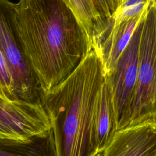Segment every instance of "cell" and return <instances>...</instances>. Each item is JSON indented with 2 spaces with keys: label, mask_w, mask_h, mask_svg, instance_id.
Here are the masks:
<instances>
[{
  "label": "cell",
  "mask_w": 156,
  "mask_h": 156,
  "mask_svg": "<svg viewBox=\"0 0 156 156\" xmlns=\"http://www.w3.org/2000/svg\"><path fill=\"white\" fill-rule=\"evenodd\" d=\"M93 1L104 19L110 18L116 10L113 0H93Z\"/></svg>",
  "instance_id": "5bb4252c"
},
{
  "label": "cell",
  "mask_w": 156,
  "mask_h": 156,
  "mask_svg": "<svg viewBox=\"0 0 156 156\" xmlns=\"http://www.w3.org/2000/svg\"><path fill=\"white\" fill-rule=\"evenodd\" d=\"M149 121H156V0L141 20L137 80L121 128Z\"/></svg>",
  "instance_id": "3957f363"
},
{
  "label": "cell",
  "mask_w": 156,
  "mask_h": 156,
  "mask_svg": "<svg viewBox=\"0 0 156 156\" xmlns=\"http://www.w3.org/2000/svg\"><path fill=\"white\" fill-rule=\"evenodd\" d=\"M115 131L110 90L104 77L98 94L92 122L93 156H101Z\"/></svg>",
  "instance_id": "9c48e42d"
},
{
  "label": "cell",
  "mask_w": 156,
  "mask_h": 156,
  "mask_svg": "<svg viewBox=\"0 0 156 156\" xmlns=\"http://www.w3.org/2000/svg\"><path fill=\"white\" fill-rule=\"evenodd\" d=\"M64 1L75 14L92 48L93 34L104 24L106 19L102 17L93 0Z\"/></svg>",
  "instance_id": "30bf717a"
},
{
  "label": "cell",
  "mask_w": 156,
  "mask_h": 156,
  "mask_svg": "<svg viewBox=\"0 0 156 156\" xmlns=\"http://www.w3.org/2000/svg\"><path fill=\"white\" fill-rule=\"evenodd\" d=\"M151 0H124L111 16L112 23L118 24L128 20L141 13Z\"/></svg>",
  "instance_id": "7c38bea8"
},
{
  "label": "cell",
  "mask_w": 156,
  "mask_h": 156,
  "mask_svg": "<svg viewBox=\"0 0 156 156\" xmlns=\"http://www.w3.org/2000/svg\"><path fill=\"white\" fill-rule=\"evenodd\" d=\"M123 1L124 0H113V2H114V5L116 10L121 5V4L123 2Z\"/></svg>",
  "instance_id": "9a60e30c"
},
{
  "label": "cell",
  "mask_w": 156,
  "mask_h": 156,
  "mask_svg": "<svg viewBox=\"0 0 156 156\" xmlns=\"http://www.w3.org/2000/svg\"><path fill=\"white\" fill-rule=\"evenodd\" d=\"M104 77L102 62L92 48L63 82L41 96L51 124L54 155L93 156L92 122Z\"/></svg>",
  "instance_id": "7a4b0ae2"
},
{
  "label": "cell",
  "mask_w": 156,
  "mask_h": 156,
  "mask_svg": "<svg viewBox=\"0 0 156 156\" xmlns=\"http://www.w3.org/2000/svg\"><path fill=\"white\" fill-rule=\"evenodd\" d=\"M0 155H54L49 134L27 142L0 139Z\"/></svg>",
  "instance_id": "8fae6325"
},
{
  "label": "cell",
  "mask_w": 156,
  "mask_h": 156,
  "mask_svg": "<svg viewBox=\"0 0 156 156\" xmlns=\"http://www.w3.org/2000/svg\"><path fill=\"white\" fill-rule=\"evenodd\" d=\"M0 94L10 99L19 98L17 94L16 83L13 73L1 48Z\"/></svg>",
  "instance_id": "4fadbf2b"
},
{
  "label": "cell",
  "mask_w": 156,
  "mask_h": 156,
  "mask_svg": "<svg viewBox=\"0 0 156 156\" xmlns=\"http://www.w3.org/2000/svg\"><path fill=\"white\" fill-rule=\"evenodd\" d=\"M147 8L132 18L118 24H113L110 17L107 19L101 28L94 32L91 46L100 57L105 77L113 70Z\"/></svg>",
  "instance_id": "52a82bcc"
},
{
  "label": "cell",
  "mask_w": 156,
  "mask_h": 156,
  "mask_svg": "<svg viewBox=\"0 0 156 156\" xmlns=\"http://www.w3.org/2000/svg\"><path fill=\"white\" fill-rule=\"evenodd\" d=\"M51 124L41 101L0 94V139L27 142L49 135Z\"/></svg>",
  "instance_id": "277c9868"
},
{
  "label": "cell",
  "mask_w": 156,
  "mask_h": 156,
  "mask_svg": "<svg viewBox=\"0 0 156 156\" xmlns=\"http://www.w3.org/2000/svg\"><path fill=\"white\" fill-rule=\"evenodd\" d=\"M101 156H156V121L118 129Z\"/></svg>",
  "instance_id": "ba28073f"
},
{
  "label": "cell",
  "mask_w": 156,
  "mask_h": 156,
  "mask_svg": "<svg viewBox=\"0 0 156 156\" xmlns=\"http://www.w3.org/2000/svg\"><path fill=\"white\" fill-rule=\"evenodd\" d=\"M13 24L41 98L63 82L92 49L64 0H19Z\"/></svg>",
  "instance_id": "6da1fadb"
},
{
  "label": "cell",
  "mask_w": 156,
  "mask_h": 156,
  "mask_svg": "<svg viewBox=\"0 0 156 156\" xmlns=\"http://www.w3.org/2000/svg\"><path fill=\"white\" fill-rule=\"evenodd\" d=\"M15 3L0 0V48L13 73L19 98L41 101V95L23 54L13 24Z\"/></svg>",
  "instance_id": "8992f818"
},
{
  "label": "cell",
  "mask_w": 156,
  "mask_h": 156,
  "mask_svg": "<svg viewBox=\"0 0 156 156\" xmlns=\"http://www.w3.org/2000/svg\"><path fill=\"white\" fill-rule=\"evenodd\" d=\"M141 20L113 70L108 76H104L110 90L116 130L121 128L126 119L137 80Z\"/></svg>",
  "instance_id": "5b68a950"
}]
</instances>
